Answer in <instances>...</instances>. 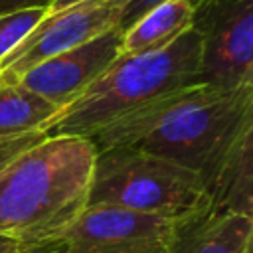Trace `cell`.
I'll list each match as a JSON object with an SVG mask.
<instances>
[{
	"mask_svg": "<svg viewBox=\"0 0 253 253\" xmlns=\"http://www.w3.org/2000/svg\"><path fill=\"white\" fill-rule=\"evenodd\" d=\"M111 0H87L43 20L0 61V83L16 85L36 65L69 51L117 26Z\"/></svg>",
	"mask_w": 253,
	"mask_h": 253,
	"instance_id": "52a82bcc",
	"label": "cell"
},
{
	"mask_svg": "<svg viewBox=\"0 0 253 253\" xmlns=\"http://www.w3.org/2000/svg\"><path fill=\"white\" fill-rule=\"evenodd\" d=\"M87 206H115L182 219L210 206L202 178L166 158L136 148L97 150Z\"/></svg>",
	"mask_w": 253,
	"mask_h": 253,
	"instance_id": "277c9868",
	"label": "cell"
},
{
	"mask_svg": "<svg viewBox=\"0 0 253 253\" xmlns=\"http://www.w3.org/2000/svg\"><path fill=\"white\" fill-rule=\"evenodd\" d=\"M81 2H87V0H51V4L45 8V16H53L65 8H71V6L81 4Z\"/></svg>",
	"mask_w": 253,
	"mask_h": 253,
	"instance_id": "e0dca14e",
	"label": "cell"
},
{
	"mask_svg": "<svg viewBox=\"0 0 253 253\" xmlns=\"http://www.w3.org/2000/svg\"><path fill=\"white\" fill-rule=\"evenodd\" d=\"M121 36L123 32L115 26L93 40L36 65L22 75L18 85L34 91L55 107L65 109L119 57Z\"/></svg>",
	"mask_w": 253,
	"mask_h": 253,
	"instance_id": "ba28073f",
	"label": "cell"
},
{
	"mask_svg": "<svg viewBox=\"0 0 253 253\" xmlns=\"http://www.w3.org/2000/svg\"><path fill=\"white\" fill-rule=\"evenodd\" d=\"M111 2H113V6L117 8V14H119L117 28L121 32H125L136 20H140L148 10H152L154 6H158L164 0H111ZM188 2H192L194 6H198L202 0H188Z\"/></svg>",
	"mask_w": 253,
	"mask_h": 253,
	"instance_id": "9a60e30c",
	"label": "cell"
},
{
	"mask_svg": "<svg viewBox=\"0 0 253 253\" xmlns=\"http://www.w3.org/2000/svg\"><path fill=\"white\" fill-rule=\"evenodd\" d=\"M97 148L49 134L0 170V235L24 247L53 241L87 208Z\"/></svg>",
	"mask_w": 253,
	"mask_h": 253,
	"instance_id": "7a4b0ae2",
	"label": "cell"
},
{
	"mask_svg": "<svg viewBox=\"0 0 253 253\" xmlns=\"http://www.w3.org/2000/svg\"><path fill=\"white\" fill-rule=\"evenodd\" d=\"M24 253H63L55 243H42V245H34V247H26Z\"/></svg>",
	"mask_w": 253,
	"mask_h": 253,
	"instance_id": "d6986e66",
	"label": "cell"
},
{
	"mask_svg": "<svg viewBox=\"0 0 253 253\" xmlns=\"http://www.w3.org/2000/svg\"><path fill=\"white\" fill-rule=\"evenodd\" d=\"M253 134V85H194L115 123L89 140L97 150L136 148L196 172L206 188Z\"/></svg>",
	"mask_w": 253,
	"mask_h": 253,
	"instance_id": "6da1fadb",
	"label": "cell"
},
{
	"mask_svg": "<svg viewBox=\"0 0 253 253\" xmlns=\"http://www.w3.org/2000/svg\"><path fill=\"white\" fill-rule=\"evenodd\" d=\"M45 8H26L0 14V61L43 20Z\"/></svg>",
	"mask_w": 253,
	"mask_h": 253,
	"instance_id": "4fadbf2b",
	"label": "cell"
},
{
	"mask_svg": "<svg viewBox=\"0 0 253 253\" xmlns=\"http://www.w3.org/2000/svg\"><path fill=\"white\" fill-rule=\"evenodd\" d=\"M210 206L221 211L253 213V134L247 136L233 156L223 164L208 190Z\"/></svg>",
	"mask_w": 253,
	"mask_h": 253,
	"instance_id": "8fae6325",
	"label": "cell"
},
{
	"mask_svg": "<svg viewBox=\"0 0 253 253\" xmlns=\"http://www.w3.org/2000/svg\"><path fill=\"white\" fill-rule=\"evenodd\" d=\"M192 28L200 34L202 83L253 85V0H202Z\"/></svg>",
	"mask_w": 253,
	"mask_h": 253,
	"instance_id": "5b68a950",
	"label": "cell"
},
{
	"mask_svg": "<svg viewBox=\"0 0 253 253\" xmlns=\"http://www.w3.org/2000/svg\"><path fill=\"white\" fill-rule=\"evenodd\" d=\"M194 85H202L200 34L190 28L162 49L117 57L99 79L61 109L45 132L91 138L99 130Z\"/></svg>",
	"mask_w": 253,
	"mask_h": 253,
	"instance_id": "3957f363",
	"label": "cell"
},
{
	"mask_svg": "<svg viewBox=\"0 0 253 253\" xmlns=\"http://www.w3.org/2000/svg\"><path fill=\"white\" fill-rule=\"evenodd\" d=\"M24 251H26V247L22 243H18L16 239L0 235V253H24Z\"/></svg>",
	"mask_w": 253,
	"mask_h": 253,
	"instance_id": "ac0fdd59",
	"label": "cell"
},
{
	"mask_svg": "<svg viewBox=\"0 0 253 253\" xmlns=\"http://www.w3.org/2000/svg\"><path fill=\"white\" fill-rule=\"evenodd\" d=\"M49 134L45 130H34V132H24V134H6L0 136V170L6 168L16 156L26 152L28 148L36 146Z\"/></svg>",
	"mask_w": 253,
	"mask_h": 253,
	"instance_id": "5bb4252c",
	"label": "cell"
},
{
	"mask_svg": "<svg viewBox=\"0 0 253 253\" xmlns=\"http://www.w3.org/2000/svg\"><path fill=\"white\" fill-rule=\"evenodd\" d=\"M51 0H0V14L26 10V8H47Z\"/></svg>",
	"mask_w": 253,
	"mask_h": 253,
	"instance_id": "2e32d148",
	"label": "cell"
},
{
	"mask_svg": "<svg viewBox=\"0 0 253 253\" xmlns=\"http://www.w3.org/2000/svg\"><path fill=\"white\" fill-rule=\"evenodd\" d=\"M196 6L188 0H164L148 10L121 36L119 57L162 49L194 24Z\"/></svg>",
	"mask_w": 253,
	"mask_h": 253,
	"instance_id": "30bf717a",
	"label": "cell"
},
{
	"mask_svg": "<svg viewBox=\"0 0 253 253\" xmlns=\"http://www.w3.org/2000/svg\"><path fill=\"white\" fill-rule=\"evenodd\" d=\"M59 107L22 85L0 83V136L47 130Z\"/></svg>",
	"mask_w": 253,
	"mask_h": 253,
	"instance_id": "7c38bea8",
	"label": "cell"
},
{
	"mask_svg": "<svg viewBox=\"0 0 253 253\" xmlns=\"http://www.w3.org/2000/svg\"><path fill=\"white\" fill-rule=\"evenodd\" d=\"M174 219L115 206H87L53 241L63 253H166Z\"/></svg>",
	"mask_w": 253,
	"mask_h": 253,
	"instance_id": "8992f818",
	"label": "cell"
},
{
	"mask_svg": "<svg viewBox=\"0 0 253 253\" xmlns=\"http://www.w3.org/2000/svg\"><path fill=\"white\" fill-rule=\"evenodd\" d=\"M251 243L249 215L208 206L174 221L166 253H251Z\"/></svg>",
	"mask_w": 253,
	"mask_h": 253,
	"instance_id": "9c48e42d",
	"label": "cell"
}]
</instances>
